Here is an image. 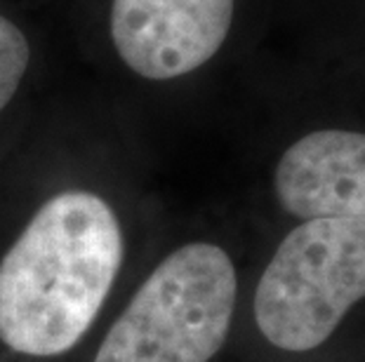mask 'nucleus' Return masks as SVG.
<instances>
[{
    "instance_id": "obj_4",
    "label": "nucleus",
    "mask_w": 365,
    "mask_h": 362,
    "mask_svg": "<svg viewBox=\"0 0 365 362\" xmlns=\"http://www.w3.org/2000/svg\"><path fill=\"white\" fill-rule=\"evenodd\" d=\"M236 0H113L108 31L130 71L173 80L212 59L229 36Z\"/></svg>"
},
{
    "instance_id": "obj_1",
    "label": "nucleus",
    "mask_w": 365,
    "mask_h": 362,
    "mask_svg": "<svg viewBox=\"0 0 365 362\" xmlns=\"http://www.w3.org/2000/svg\"><path fill=\"white\" fill-rule=\"evenodd\" d=\"M123 252L120 221L104 198H50L0 261V341L29 358L71 351L102 311Z\"/></svg>"
},
{
    "instance_id": "obj_3",
    "label": "nucleus",
    "mask_w": 365,
    "mask_h": 362,
    "mask_svg": "<svg viewBox=\"0 0 365 362\" xmlns=\"http://www.w3.org/2000/svg\"><path fill=\"white\" fill-rule=\"evenodd\" d=\"M365 299V217L307 219L283 238L255 292V322L276 348L304 353Z\"/></svg>"
},
{
    "instance_id": "obj_6",
    "label": "nucleus",
    "mask_w": 365,
    "mask_h": 362,
    "mask_svg": "<svg viewBox=\"0 0 365 362\" xmlns=\"http://www.w3.org/2000/svg\"><path fill=\"white\" fill-rule=\"evenodd\" d=\"M31 61V45L17 24L0 14V111L17 95Z\"/></svg>"
},
{
    "instance_id": "obj_2",
    "label": "nucleus",
    "mask_w": 365,
    "mask_h": 362,
    "mask_svg": "<svg viewBox=\"0 0 365 362\" xmlns=\"http://www.w3.org/2000/svg\"><path fill=\"white\" fill-rule=\"evenodd\" d=\"M236 294L234 261L220 245H184L137 289L95 362H210L227 344Z\"/></svg>"
},
{
    "instance_id": "obj_5",
    "label": "nucleus",
    "mask_w": 365,
    "mask_h": 362,
    "mask_svg": "<svg viewBox=\"0 0 365 362\" xmlns=\"http://www.w3.org/2000/svg\"><path fill=\"white\" fill-rule=\"evenodd\" d=\"M276 198L290 217H365V132L318 129L276 165Z\"/></svg>"
}]
</instances>
